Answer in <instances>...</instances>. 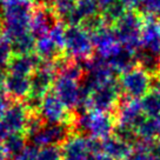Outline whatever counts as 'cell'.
<instances>
[{"mask_svg": "<svg viewBox=\"0 0 160 160\" xmlns=\"http://www.w3.org/2000/svg\"><path fill=\"white\" fill-rule=\"evenodd\" d=\"M133 152V147L126 142L110 135L108 138L102 139V153L113 160H125Z\"/></svg>", "mask_w": 160, "mask_h": 160, "instance_id": "17", "label": "cell"}, {"mask_svg": "<svg viewBox=\"0 0 160 160\" xmlns=\"http://www.w3.org/2000/svg\"><path fill=\"white\" fill-rule=\"evenodd\" d=\"M39 147L35 145H28L20 153V160H38Z\"/></svg>", "mask_w": 160, "mask_h": 160, "instance_id": "31", "label": "cell"}, {"mask_svg": "<svg viewBox=\"0 0 160 160\" xmlns=\"http://www.w3.org/2000/svg\"><path fill=\"white\" fill-rule=\"evenodd\" d=\"M7 147L8 151L13 154H19L25 150V139L19 134H13L10 137V139L7 140Z\"/></svg>", "mask_w": 160, "mask_h": 160, "instance_id": "28", "label": "cell"}, {"mask_svg": "<svg viewBox=\"0 0 160 160\" xmlns=\"http://www.w3.org/2000/svg\"><path fill=\"white\" fill-rule=\"evenodd\" d=\"M42 99H44V97L28 93L27 98H26V108L32 113L39 112L41 105H42Z\"/></svg>", "mask_w": 160, "mask_h": 160, "instance_id": "30", "label": "cell"}, {"mask_svg": "<svg viewBox=\"0 0 160 160\" xmlns=\"http://www.w3.org/2000/svg\"><path fill=\"white\" fill-rule=\"evenodd\" d=\"M152 90L158 92L160 94V77L158 78H153V81H152Z\"/></svg>", "mask_w": 160, "mask_h": 160, "instance_id": "34", "label": "cell"}, {"mask_svg": "<svg viewBox=\"0 0 160 160\" xmlns=\"http://www.w3.org/2000/svg\"><path fill=\"white\" fill-rule=\"evenodd\" d=\"M77 8L82 19L98 13V4L95 0H81L77 6Z\"/></svg>", "mask_w": 160, "mask_h": 160, "instance_id": "27", "label": "cell"}, {"mask_svg": "<svg viewBox=\"0 0 160 160\" xmlns=\"http://www.w3.org/2000/svg\"><path fill=\"white\" fill-rule=\"evenodd\" d=\"M122 2H124L125 5H128V6H135V5H138L139 0H122Z\"/></svg>", "mask_w": 160, "mask_h": 160, "instance_id": "35", "label": "cell"}, {"mask_svg": "<svg viewBox=\"0 0 160 160\" xmlns=\"http://www.w3.org/2000/svg\"><path fill=\"white\" fill-rule=\"evenodd\" d=\"M112 134L119 140L126 142L127 145L132 146L133 148L140 142V138L138 135L137 128L131 125H127V124H121V122L115 124Z\"/></svg>", "mask_w": 160, "mask_h": 160, "instance_id": "20", "label": "cell"}, {"mask_svg": "<svg viewBox=\"0 0 160 160\" xmlns=\"http://www.w3.org/2000/svg\"><path fill=\"white\" fill-rule=\"evenodd\" d=\"M40 117L45 122L53 124V122H74L77 115L68 112V108L60 100V98L55 94L53 90L47 92L44 95L42 105L39 111Z\"/></svg>", "mask_w": 160, "mask_h": 160, "instance_id": "7", "label": "cell"}, {"mask_svg": "<svg viewBox=\"0 0 160 160\" xmlns=\"http://www.w3.org/2000/svg\"><path fill=\"white\" fill-rule=\"evenodd\" d=\"M7 86L8 90L15 97H25L28 95L31 91L30 78L24 77V75L13 74L7 80Z\"/></svg>", "mask_w": 160, "mask_h": 160, "instance_id": "22", "label": "cell"}, {"mask_svg": "<svg viewBox=\"0 0 160 160\" xmlns=\"http://www.w3.org/2000/svg\"><path fill=\"white\" fill-rule=\"evenodd\" d=\"M53 91L66 105L68 110H75L80 99L79 81L62 74L57 75L53 84Z\"/></svg>", "mask_w": 160, "mask_h": 160, "instance_id": "9", "label": "cell"}, {"mask_svg": "<svg viewBox=\"0 0 160 160\" xmlns=\"http://www.w3.org/2000/svg\"><path fill=\"white\" fill-rule=\"evenodd\" d=\"M140 105L142 113L148 118H159L160 117V94L151 90L140 99Z\"/></svg>", "mask_w": 160, "mask_h": 160, "instance_id": "19", "label": "cell"}, {"mask_svg": "<svg viewBox=\"0 0 160 160\" xmlns=\"http://www.w3.org/2000/svg\"><path fill=\"white\" fill-rule=\"evenodd\" d=\"M74 134V122H45L39 130L30 134L32 144L38 147L61 146L70 137Z\"/></svg>", "mask_w": 160, "mask_h": 160, "instance_id": "2", "label": "cell"}, {"mask_svg": "<svg viewBox=\"0 0 160 160\" xmlns=\"http://www.w3.org/2000/svg\"><path fill=\"white\" fill-rule=\"evenodd\" d=\"M94 46L91 34L80 25L67 26L64 52L72 59H84L93 55Z\"/></svg>", "mask_w": 160, "mask_h": 160, "instance_id": "5", "label": "cell"}, {"mask_svg": "<svg viewBox=\"0 0 160 160\" xmlns=\"http://www.w3.org/2000/svg\"><path fill=\"white\" fill-rule=\"evenodd\" d=\"M105 24L106 21L104 19V17H102V14L95 13L93 15L84 18L82 21H81V24H80V26L91 34V33L95 32L97 30L101 28L102 26H105Z\"/></svg>", "mask_w": 160, "mask_h": 160, "instance_id": "25", "label": "cell"}, {"mask_svg": "<svg viewBox=\"0 0 160 160\" xmlns=\"http://www.w3.org/2000/svg\"><path fill=\"white\" fill-rule=\"evenodd\" d=\"M55 73L57 72L53 68L52 62L42 61V64L39 67H37L31 74L30 93L44 97L47 92H50L51 87L54 84L55 78H57Z\"/></svg>", "mask_w": 160, "mask_h": 160, "instance_id": "10", "label": "cell"}, {"mask_svg": "<svg viewBox=\"0 0 160 160\" xmlns=\"http://www.w3.org/2000/svg\"><path fill=\"white\" fill-rule=\"evenodd\" d=\"M27 114L26 110L21 106H14L11 108L10 112H7L6 117V125L12 131H21L27 124Z\"/></svg>", "mask_w": 160, "mask_h": 160, "instance_id": "21", "label": "cell"}, {"mask_svg": "<svg viewBox=\"0 0 160 160\" xmlns=\"http://www.w3.org/2000/svg\"><path fill=\"white\" fill-rule=\"evenodd\" d=\"M121 94L122 91L119 79L113 78L110 81L97 87L91 93L88 99V108L97 112L111 113L115 110Z\"/></svg>", "mask_w": 160, "mask_h": 160, "instance_id": "4", "label": "cell"}, {"mask_svg": "<svg viewBox=\"0 0 160 160\" xmlns=\"http://www.w3.org/2000/svg\"><path fill=\"white\" fill-rule=\"evenodd\" d=\"M125 14V4L122 1L113 0V1H110L108 4H106L102 17L105 19L106 24L111 25V24H115L122 15Z\"/></svg>", "mask_w": 160, "mask_h": 160, "instance_id": "24", "label": "cell"}, {"mask_svg": "<svg viewBox=\"0 0 160 160\" xmlns=\"http://www.w3.org/2000/svg\"><path fill=\"white\" fill-rule=\"evenodd\" d=\"M120 75L121 77L119 81L121 91L131 99H141L152 90L153 78H151L145 71H142L138 66Z\"/></svg>", "mask_w": 160, "mask_h": 160, "instance_id": "6", "label": "cell"}, {"mask_svg": "<svg viewBox=\"0 0 160 160\" xmlns=\"http://www.w3.org/2000/svg\"><path fill=\"white\" fill-rule=\"evenodd\" d=\"M115 118L112 113H104L88 110L77 114L74 121V133L82 137L106 139L113 133Z\"/></svg>", "mask_w": 160, "mask_h": 160, "instance_id": "1", "label": "cell"}, {"mask_svg": "<svg viewBox=\"0 0 160 160\" xmlns=\"http://www.w3.org/2000/svg\"><path fill=\"white\" fill-rule=\"evenodd\" d=\"M91 39L94 48L97 50V53L101 57H105L118 44L114 28L108 26H102L101 28L91 33Z\"/></svg>", "mask_w": 160, "mask_h": 160, "instance_id": "15", "label": "cell"}, {"mask_svg": "<svg viewBox=\"0 0 160 160\" xmlns=\"http://www.w3.org/2000/svg\"><path fill=\"white\" fill-rule=\"evenodd\" d=\"M148 153L152 160H160V138L159 140H153L148 145Z\"/></svg>", "mask_w": 160, "mask_h": 160, "instance_id": "32", "label": "cell"}, {"mask_svg": "<svg viewBox=\"0 0 160 160\" xmlns=\"http://www.w3.org/2000/svg\"><path fill=\"white\" fill-rule=\"evenodd\" d=\"M144 21L137 12H127L114 24L118 42L135 51L140 47V35Z\"/></svg>", "mask_w": 160, "mask_h": 160, "instance_id": "3", "label": "cell"}, {"mask_svg": "<svg viewBox=\"0 0 160 160\" xmlns=\"http://www.w3.org/2000/svg\"><path fill=\"white\" fill-rule=\"evenodd\" d=\"M60 148L62 160H87L91 155L87 146V137L79 134L70 137Z\"/></svg>", "mask_w": 160, "mask_h": 160, "instance_id": "12", "label": "cell"}, {"mask_svg": "<svg viewBox=\"0 0 160 160\" xmlns=\"http://www.w3.org/2000/svg\"><path fill=\"white\" fill-rule=\"evenodd\" d=\"M135 64L151 78L160 77V53L141 47L135 50Z\"/></svg>", "mask_w": 160, "mask_h": 160, "instance_id": "14", "label": "cell"}, {"mask_svg": "<svg viewBox=\"0 0 160 160\" xmlns=\"http://www.w3.org/2000/svg\"><path fill=\"white\" fill-rule=\"evenodd\" d=\"M65 34H66V26L64 24H61V22L53 26V28L48 33V35L54 40L62 50H64V46H65Z\"/></svg>", "mask_w": 160, "mask_h": 160, "instance_id": "29", "label": "cell"}, {"mask_svg": "<svg viewBox=\"0 0 160 160\" xmlns=\"http://www.w3.org/2000/svg\"><path fill=\"white\" fill-rule=\"evenodd\" d=\"M157 134H158V138H160V117L157 118Z\"/></svg>", "mask_w": 160, "mask_h": 160, "instance_id": "36", "label": "cell"}, {"mask_svg": "<svg viewBox=\"0 0 160 160\" xmlns=\"http://www.w3.org/2000/svg\"><path fill=\"white\" fill-rule=\"evenodd\" d=\"M87 160H113V159L110 158V157H107V155H105L104 153H101V154H91Z\"/></svg>", "mask_w": 160, "mask_h": 160, "instance_id": "33", "label": "cell"}, {"mask_svg": "<svg viewBox=\"0 0 160 160\" xmlns=\"http://www.w3.org/2000/svg\"><path fill=\"white\" fill-rule=\"evenodd\" d=\"M137 132H138L140 140H142L145 142H152L158 137V134H157V119L145 117V119L137 126Z\"/></svg>", "mask_w": 160, "mask_h": 160, "instance_id": "23", "label": "cell"}, {"mask_svg": "<svg viewBox=\"0 0 160 160\" xmlns=\"http://www.w3.org/2000/svg\"><path fill=\"white\" fill-rule=\"evenodd\" d=\"M114 112V118L118 122L127 124L135 128L146 117L141 110L140 99H131L124 93L120 95Z\"/></svg>", "mask_w": 160, "mask_h": 160, "instance_id": "8", "label": "cell"}, {"mask_svg": "<svg viewBox=\"0 0 160 160\" xmlns=\"http://www.w3.org/2000/svg\"><path fill=\"white\" fill-rule=\"evenodd\" d=\"M57 19L58 15L54 11H51L48 8H41L37 11L31 22V33L34 35L35 39L47 35L53 28V26L58 24Z\"/></svg>", "mask_w": 160, "mask_h": 160, "instance_id": "13", "label": "cell"}, {"mask_svg": "<svg viewBox=\"0 0 160 160\" xmlns=\"http://www.w3.org/2000/svg\"><path fill=\"white\" fill-rule=\"evenodd\" d=\"M35 52L40 57V59L48 62H53L57 58L64 54V50L48 34L37 39Z\"/></svg>", "mask_w": 160, "mask_h": 160, "instance_id": "18", "label": "cell"}, {"mask_svg": "<svg viewBox=\"0 0 160 160\" xmlns=\"http://www.w3.org/2000/svg\"><path fill=\"white\" fill-rule=\"evenodd\" d=\"M104 58L117 74H122L137 66L135 51L131 50L119 42Z\"/></svg>", "mask_w": 160, "mask_h": 160, "instance_id": "11", "label": "cell"}, {"mask_svg": "<svg viewBox=\"0 0 160 160\" xmlns=\"http://www.w3.org/2000/svg\"><path fill=\"white\" fill-rule=\"evenodd\" d=\"M38 160H62L60 146H44L39 150Z\"/></svg>", "mask_w": 160, "mask_h": 160, "instance_id": "26", "label": "cell"}, {"mask_svg": "<svg viewBox=\"0 0 160 160\" xmlns=\"http://www.w3.org/2000/svg\"><path fill=\"white\" fill-rule=\"evenodd\" d=\"M140 46L160 53V20L148 19L144 21L140 35Z\"/></svg>", "mask_w": 160, "mask_h": 160, "instance_id": "16", "label": "cell"}]
</instances>
